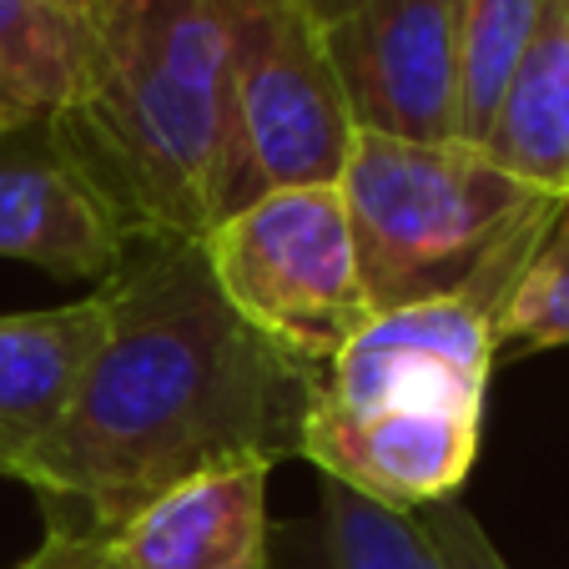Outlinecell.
Returning a JSON list of instances; mask_svg holds the SVG:
<instances>
[{"label": "cell", "instance_id": "cell-1", "mask_svg": "<svg viewBox=\"0 0 569 569\" xmlns=\"http://www.w3.org/2000/svg\"><path fill=\"white\" fill-rule=\"evenodd\" d=\"M97 292L107 333L16 483L117 535L192 473L298 459L322 368L262 338L222 298L202 242H127Z\"/></svg>", "mask_w": 569, "mask_h": 569}, {"label": "cell", "instance_id": "cell-2", "mask_svg": "<svg viewBox=\"0 0 569 569\" xmlns=\"http://www.w3.org/2000/svg\"><path fill=\"white\" fill-rule=\"evenodd\" d=\"M222 107V0H91L81 66L51 127L127 242H202Z\"/></svg>", "mask_w": 569, "mask_h": 569}, {"label": "cell", "instance_id": "cell-3", "mask_svg": "<svg viewBox=\"0 0 569 569\" xmlns=\"http://www.w3.org/2000/svg\"><path fill=\"white\" fill-rule=\"evenodd\" d=\"M338 197L373 312L433 298L505 308L519 272L569 202L509 177L469 141H393L358 131Z\"/></svg>", "mask_w": 569, "mask_h": 569}, {"label": "cell", "instance_id": "cell-4", "mask_svg": "<svg viewBox=\"0 0 569 569\" xmlns=\"http://www.w3.org/2000/svg\"><path fill=\"white\" fill-rule=\"evenodd\" d=\"M227 107L212 172V227L288 187H338L353 151L322 16L308 0H222Z\"/></svg>", "mask_w": 569, "mask_h": 569}, {"label": "cell", "instance_id": "cell-5", "mask_svg": "<svg viewBox=\"0 0 569 569\" xmlns=\"http://www.w3.org/2000/svg\"><path fill=\"white\" fill-rule=\"evenodd\" d=\"M202 252L222 298L302 363L328 368L373 322L338 187L258 197L222 217L202 237Z\"/></svg>", "mask_w": 569, "mask_h": 569}, {"label": "cell", "instance_id": "cell-6", "mask_svg": "<svg viewBox=\"0 0 569 569\" xmlns=\"http://www.w3.org/2000/svg\"><path fill=\"white\" fill-rule=\"evenodd\" d=\"M499 312L479 298H433L373 312L322 368L318 409L348 419H469L483 423Z\"/></svg>", "mask_w": 569, "mask_h": 569}, {"label": "cell", "instance_id": "cell-7", "mask_svg": "<svg viewBox=\"0 0 569 569\" xmlns=\"http://www.w3.org/2000/svg\"><path fill=\"white\" fill-rule=\"evenodd\" d=\"M463 0H348L322 21L358 131L393 141H459Z\"/></svg>", "mask_w": 569, "mask_h": 569}, {"label": "cell", "instance_id": "cell-8", "mask_svg": "<svg viewBox=\"0 0 569 569\" xmlns=\"http://www.w3.org/2000/svg\"><path fill=\"white\" fill-rule=\"evenodd\" d=\"M121 248V222L61 147L51 117L0 127V258L61 282H107Z\"/></svg>", "mask_w": 569, "mask_h": 569}, {"label": "cell", "instance_id": "cell-9", "mask_svg": "<svg viewBox=\"0 0 569 569\" xmlns=\"http://www.w3.org/2000/svg\"><path fill=\"white\" fill-rule=\"evenodd\" d=\"M268 463H222L172 483L117 529L131 569H268Z\"/></svg>", "mask_w": 569, "mask_h": 569}, {"label": "cell", "instance_id": "cell-10", "mask_svg": "<svg viewBox=\"0 0 569 569\" xmlns=\"http://www.w3.org/2000/svg\"><path fill=\"white\" fill-rule=\"evenodd\" d=\"M107 333V302L87 298L41 312H0V473L16 479L66 419L76 383Z\"/></svg>", "mask_w": 569, "mask_h": 569}, {"label": "cell", "instance_id": "cell-11", "mask_svg": "<svg viewBox=\"0 0 569 569\" xmlns=\"http://www.w3.org/2000/svg\"><path fill=\"white\" fill-rule=\"evenodd\" d=\"M479 151L525 187L569 202V0H545Z\"/></svg>", "mask_w": 569, "mask_h": 569}, {"label": "cell", "instance_id": "cell-12", "mask_svg": "<svg viewBox=\"0 0 569 569\" xmlns=\"http://www.w3.org/2000/svg\"><path fill=\"white\" fill-rule=\"evenodd\" d=\"M268 569H443L413 515L368 505L353 489L318 479V515L272 529Z\"/></svg>", "mask_w": 569, "mask_h": 569}, {"label": "cell", "instance_id": "cell-13", "mask_svg": "<svg viewBox=\"0 0 569 569\" xmlns=\"http://www.w3.org/2000/svg\"><path fill=\"white\" fill-rule=\"evenodd\" d=\"M87 16L66 0H0V127L56 117L81 66Z\"/></svg>", "mask_w": 569, "mask_h": 569}, {"label": "cell", "instance_id": "cell-14", "mask_svg": "<svg viewBox=\"0 0 569 569\" xmlns=\"http://www.w3.org/2000/svg\"><path fill=\"white\" fill-rule=\"evenodd\" d=\"M545 0H463L459 21V141L489 137L505 87L539 26Z\"/></svg>", "mask_w": 569, "mask_h": 569}, {"label": "cell", "instance_id": "cell-15", "mask_svg": "<svg viewBox=\"0 0 569 569\" xmlns=\"http://www.w3.org/2000/svg\"><path fill=\"white\" fill-rule=\"evenodd\" d=\"M495 338L499 348H525V353L569 348V212L519 272L515 292L499 308Z\"/></svg>", "mask_w": 569, "mask_h": 569}, {"label": "cell", "instance_id": "cell-16", "mask_svg": "<svg viewBox=\"0 0 569 569\" xmlns=\"http://www.w3.org/2000/svg\"><path fill=\"white\" fill-rule=\"evenodd\" d=\"M419 529L429 535L433 555H439L443 569H515L499 545L489 539V529L459 505V499H443V505H429L419 509Z\"/></svg>", "mask_w": 569, "mask_h": 569}, {"label": "cell", "instance_id": "cell-17", "mask_svg": "<svg viewBox=\"0 0 569 569\" xmlns=\"http://www.w3.org/2000/svg\"><path fill=\"white\" fill-rule=\"evenodd\" d=\"M16 569H131V565L121 559V545L111 529L61 525V519H56V525L46 529V539Z\"/></svg>", "mask_w": 569, "mask_h": 569}, {"label": "cell", "instance_id": "cell-18", "mask_svg": "<svg viewBox=\"0 0 569 569\" xmlns=\"http://www.w3.org/2000/svg\"><path fill=\"white\" fill-rule=\"evenodd\" d=\"M308 6L322 16V21H333V16H338V0H308Z\"/></svg>", "mask_w": 569, "mask_h": 569}, {"label": "cell", "instance_id": "cell-19", "mask_svg": "<svg viewBox=\"0 0 569 569\" xmlns=\"http://www.w3.org/2000/svg\"><path fill=\"white\" fill-rule=\"evenodd\" d=\"M66 6H71V11H81V16H87V6H91V0H66Z\"/></svg>", "mask_w": 569, "mask_h": 569}, {"label": "cell", "instance_id": "cell-20", "mask_svg": "<svg viewBox=\"0 0 569 569\" xmlns=\"http://www.w3.org/2000/svg\"><path fill=\"white\" fill-rule=\"evenodd\" d=\"M343 6H348V0H338V11H343Z\"/></svg>", "mask_w": 569, "mask_h": 569}]
</instances>
